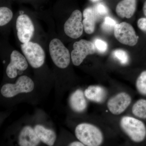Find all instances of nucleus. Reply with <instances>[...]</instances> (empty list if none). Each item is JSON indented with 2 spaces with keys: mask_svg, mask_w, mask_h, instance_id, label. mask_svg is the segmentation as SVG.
<instances>
[{
  "mask_svg": "<svg viewBox=\"0 0 146 146\" xmlns=\"http://www.w3.org/2000/svg\"><path fill=\"white\" fill-rule=\"evenodd\" d=\"M114 35L119 42L123 44L134 46L137 44L138 37L133 27L125 22L117 24L114 29Z\"/></svg>",
  "mask_w": 146,
  "mask_h": 146,
  "instance_id": "7",
  "label": "nucleus"
},
{
  "mask_svg": "<svg viewBox=\"0 0 146 146\" xmlns=\"http://www.w3.org/2000/svg\"><path fill=\"white\" fill-rule=\"evenodd\" d=\"M138 27L142 31L146 32V18H141L138 20Z\"/></svg>",
  "mask_w": 146,
  "mask_h": 146,
  "instance_id": "25",
  "label": "nucleus"
},
{
  "mask_svg": "<svg viewBox=\"0 0 146 146\" xmlns=\"http://www.w3.org/2000/svg\"><path fill=\"white\" fill-rule=\"evenodd\" d=\"M40 142L35 129L29 126L24 127L19 134L18 143L20 146H36Z\"/></svg>",
  "mask_w": 146,
  "mask_h": 146,
  "instance_id": "12",
  "label": "nucleus"
},
{
  "mask_svg": "<svg viewBox=\"0 0 146 146\" xmlns=\"http://www.w3.org/2000/svg\"><path fill=\"white\" fill-rule=\"evenodd\" d=\"M136 86L137 91L142 95L146 96V71L140 74L136 80Z\"/></svg>",
  "mask_w": 146,
  "mask_h": 146,
  "instance_id": "20",
  "label": "nucleus"
},
{
  "mask_svg": "<svg viewBox=\"0 0 146 146\" xmlns=\"http://www.w3.org/2000/svg\"><path fill=\"white\" fill-rule=\"evenodd\" d=\"M117 24L114 19L110 17H106L104 18V21L102 24V28L104 31L110 32L114 30Z\"/></svg>",
  "mask_w": 146,
  "mask_h": 146,
  "instance_id": "22",
  "label": "nucleus"
},
{
  "mask_svg": "<svg viewBox=\"0 0 146 146\" xmlns=\"http://www.w3.org/2000/svg\"><path fill=\"white\" fill-rule=\"evenodd\" d=\"M16 29L19 41L23 43L30 41L35 32V27L31 19L26 14L18 16L16 23Z\"/></svg>",
  "mask_w": 146,
  "mask_h": 146,
  "instance_id": "9",
  "label": "nucleus"
},
{
  "mask_svg": "<svg viewBox=\"0 0 146 146\" xmlns=\"http://www.w3.org/2000/svg\"><path fill=\"white\" fill-rule=\"evenodd\" d=\"M96 49L101 53L105 52L107 50L108 44L106 42L100 39H96L94 41Z\"/></svg>",
  "mask_w": 146,
  "mask_h": 146,
  "instance_id": "23",
  "label": "nucleus"
},
{
  "mask_svg": "<svg viewBox=\"0 0 146 146\" xmlns=\"http://www.w3.org/2000/svg\"><path fill=\"white\" fill-rule=\"evenodd\" d=\"M28 67L26 58L19 52L14 50L11 54V61L7 68V74L9 78H15L18 75L17 70L25 71Z\"/></svg>",
  "mask_w": 146,
  "mask_h": 146,
  "instance_id": "11",
  "label": "nucleus"
},
{
  "mask_svg": "<svg viewBox=\"0 0 146 146\" xmlns=\"http://www.w3.org/2000/svg\"><path fill=\"white\" fill-rule=\"evenodd\" d=\"M84 94L87 99L98 103H102L107 96L106 90L98 85L89 86L85 89Z\"/></svg>",
  "mask_w": 146,
  "mask_h": 146,
  "instance_id": "14",
  "label": "nucleus"
},
{
  "mask_svg": "<svg viewBox=\"0 0 146 146\" xmlns=\"http://www.w3.org/2000/svg\"><path fill=\"white\" fill-rule=\"evenodd\" d=\"M94 9L98 16L99 15L101 16H104L108 13V10L107 7L102 3L98 4Z\"/></svg>",
  "mask_w": 146,
  "mask_h": 146,
  "instance_id": "24",
  "label": "nucleus"
},
{
  "mask_svg": "<svg viewBox=\"0 0 146 146\" xmlns=\"http://www.w3.org/2000/svg\"><path fill=\"white\" fill-rule=\"evenodd\" d=\"M21 50L27 60L33 68H38L44 63L45 53L39 44L31 42L21 45Z\"/></svg>",
  "mask_w": 146,
  "mask_h": 146,
  "instance_id": "5",
  "label": "nucleus"
},
{
  "mask_svg": "<svg viewBox=\"0 0 146 146\" xmlns=\"http://www.w3.org/2000/svg\"><path fill=\"white\" fill-rule=\"evenodd\" d=\"M76 138L84 145L99 146L102 144L104 136L102 132L96 126L88 123H82L75 129Z\"/></svg>",
  "mask_w": 146,
  "mask_h": 146,
  "instance_id": "1",
  "label": "nucleus"
},
{
  "mask_svg": "<svg viewBox=\"0 0 146 146\" xmlns=\"http://www.w3.org/2000/svg\"><path fill=\"white\" fill-rule=\"evenodd\" d=\"M83 16L84 18L82 23L84 31L87 34H92L95 31L98 17L95 9L92 7L85 9L83 11Z\"/></svg>",
  "mask_w": 146,
  "mask_h": 146,
  "instance_id": "16",
  "label": "nucleus"
},
{
  "mask_svg": "<svg viewBox=\"0 0 146 146\" xmlns=\"http://www.w3.org/2000/svg\"><path fill=\"white\" fill-rule=\"evenodd\" d=\"M73 48L71 57L73 64L75 66L80 65L87 56L94 54L96 50L94 43L85 39L75 42Z\"/></svg>",
  "mask_w": 146,
  "mask_h": 146,
  "instance_id": "6",
  "label": "nucleus"
},
{
  "mask_svg": "<svg viewBox=\"0 0 146 146\" xmlns=\"http://www.w3.org/2000/svg\"><path fill=\"white\" fill-rule=\"evenodd\" d=\"M83 28L82 13L80 10L74 11L64 24L65 34L73 39H77L82 35Z\"/></svg>",
  "mask_w": 146,
  "mask_h": 146,
  "instance_id": "8",
  "label": "nucleus"
},
{
  "mask_svg": "<svg viewBox=\"0 0 146 146\" xmlns=\"http://www.w3.org/2000/svg\"><path fill=\"white\" fill-rule=\"evenodd\" d=\"M112 54L113 57L118 60L121 65H127L129 62V55L124 50H115L113 51Z\"/></svg>",
  "mask_w": 146,
  "mask_h": 146,
  "instance_id": "21",
  "label": "nucleus"
},
{
  "mask_svg": "<svg viewBox=\"0 0 146 146\" xmlns=\"http://www.w3.org/2000/svg\"><path fill=\"white\" fill-rule=\"evenodd\" d=\"M131 102V98L129 94L125 92H120L108 100V108L113 115H121L127 109Z\"/></svg>",
  "mask_w": 146,
  "mask_h": 146,
  "instance_id": "10",
  "label": "nucleus"
},
{
  "mask_svg": "<svg viewBox=\"0 0 146 146\" xmlns=\"http://www.w3.org/2000/svg\"><path fill=\"white\" fill-rule=\"evenodd\" d=\"M91 1L93 2H96L98 1H99L100 0H90Z\"/></svg>",
  "mask_w": 146,
  "mask_h": 146,
  "instance_id": "28",
  "label": "nucleus"
},
{
  "mask_svg": "<svg viewBox=\"0 0 146 146\" xmlns=\"http://www.w3.org/2000/svg\"><path fill=\"white\" fill-rule=\"evenodd\" d=\"M136 0H122L116 7V12L121 18H130L136 11Z\"/></svg>",
  "mask_w": 146,
  "mask_h": 146,
  "instance_id": "13",
  "label": "nucleus"
},
{
  "mask_svg": "<svg viewBox=\"0 0 146 146\" xmlns=\"http://www.w3.org/2000/svg\"><path fill=\"white\" fill-rule=\"evenodd\" d=\"M49 52L53 62L58 68L65 69L70 62V55L68 48L62 42L57 38L51 41Z\"/></svg>",
  "mask_w": 146,
  "mask_h": 146,
  "instance_id": "3",
  "label": "nucleus"
},
{
  "mask_svg": "<svg viewBox=\"0 0 146 146\" xmlns=\"http://www.w3.org/2000/svg\"><path fill=\"white\" fill-rule=\"evenodd\" d=\"M120 125L123 131L133 142L141 143L145 138L146 126L141 120L130 116H124L120 120Z\"/></svg>",
  "mask_w": 146,
  "mask_h": 146,
  "instance_id": "2",
  "label": "nucleus"
},
{
  "mask_svg": "<svg viewBox=\"0 0 146 146\" xmlns=\"http://www.w3.org/2000/svg\"><path fill=\"white\" fill-rule=\"evenodd\" d=\"M131 111L135 117L141 119H146V100H138L133 104Z\"/></svg>",
  "mask_w": 146,
  "mask_h": 146,
  "instance_id": "18",
  "label": "nucleus"
},
{
  "mask_svg": "<svg viewBox=\"0 0 146 146\" xmlns=\"http://www.w3.org/2000/svg\"><path fill=\"white\" fill-rule=\"evenodd\" d=\"M34 129L40 141L48 145H53L56 139V135L53 131L39 125L35 126Z\"/></svg>",
  "mask_w": 146,
  "mask_h": 146,
  "instance_id": "17",
  "label": "nucleus"
},
{
  "mask_svg": "<svg viewBox=\"0 0 146 146\" xmlns=\"http://www.w3.org/2000/svg\"><path fill=\"white\" fill-rule=\"evenodd\" d=\"M13 13L10 9L6 7L0 8V26H3L9 23L13 18Z\"/></svg>",
  "mask_w": 146,
  "mask_h": 146,
  "instance_id": "19",
  "label": "nucleus"
},
{
  "mask_svg": "<svg viewBox=\"0 0 146 146\" xmlns=\"http://www.w3.org/2000/svg\"><path fill=\"white\" fill-rule=\"evenodd\" d=\"M85 95L82 90L78 89L71 95L70 104L71 108L77 112H83L87 106V101Z\"/></svg>",
  "mask_w": 146,
  "mask_h": 146,
  "instance_id": "15",
  "label": "nucleus"
},
{
  "mask_svg": "<svg viewBox=\"0 0 146 146\" xmlns=\"http://www.w3.org/2000/svg\"><path fill=\"white\" fill-rule=\"evenodd\" d=\"M70 146H84V144L82 143V142L80 141H75V142H72L69 145Z\"/></svg>",
  "mask_w": 146,
  "mask_h": 146,
  "instance_id": "26",
  "label": "nucleus"
},
{
  "mask_svg": "<svg viewBox=\"0 0 146 146\" xmlns=\"http://www.w3.org/2000/svg\"><path fill=\"white\" fill-rule=\"evenodd\" d=\"M143 10L144 14H145V16H146V1L145 2V3H144Z\"/></svg>",
  "mask_w": 146,
  "mask_h": 146,
  "instance_id": "27",
  "label": "nucleus"
},
{
  "mask_svg": "<svg viewBox=\"0 0 146 146\" xmlns=\"http://www.w3.org/2000/svg\"><path fill=\"white\" fill-rule=\"evenodd\" d=\"M5 61H3V63H5Z\"/></svg>",
  "mask_w": 146,
  "mask_h": 146,
  "instance_id": "29",
  "label": "nucleus"
},
{
  "mask_svg": "<svg viewBox=\"0 0 146 146\" xmlns=\"http://www.w3.org/2000/svg\"><path fill=\"white\" fill-rule=\"evenodd\" d=\"M34 88L33 81L26 76H20L14 84L7 83L1 89V93L5 98H12L21 93L31 92Z\"/></svg>",
  "mask_w": 146,
  "mask_h": 146,
  "instance_id": "4",
  "label": "nucleus"
}]
</instances>
